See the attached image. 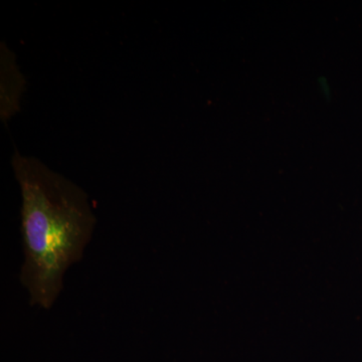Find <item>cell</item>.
Segmentation results:
<instances>
[{
    "instance_id": "cell-1",
    "label": "cell",
    "mask_w": 362,
    "mask_h": 362,
    "mask_svg": "<svg viewBox=\"0 0 362 362\" xmlns=\"http://www.w3.org/2000/svg\"><path fill=\"white\" fill-rule=\"evenodd\" d=\"M13 166L23 197L21 282L30 305L49 309L63 289L66 271L82 259L96 218L87 194L37 159L16 152Z\"/></svg>"
},
{
    "instance_id": "cell-2",
    "label": "cell",
    "mask_w": 362,
    "mask_h": 362,
    "mask_svg": "<svg viewBox=\"0 0 362 362\" xmlns=\"http://www.w3.org/2000/svg\"><path fill=\"white\" fill-rule=\"evenodd\" d=\"M2 89H1V116L6 120L18 109V99L23 90V76L21 75L13 56L8 59L11 52L2 45Z\"/></svg>"
}]
</instances>
